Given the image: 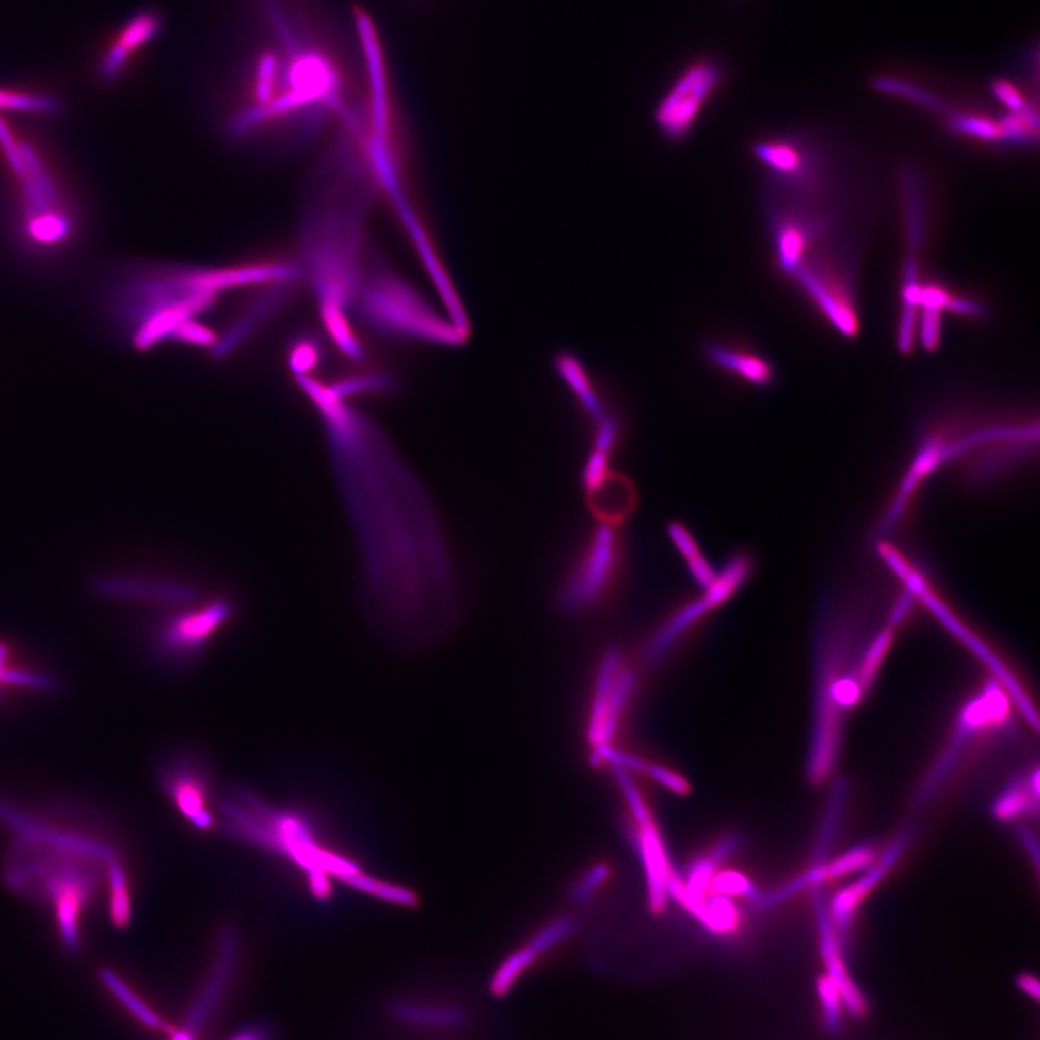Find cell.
Instances as JSON below:
<instances>
[{"mask_svg":"<svg viewBox=\"0 0 1040 1040\" xmlns=\"http://www.w3.org/2000/svg\"><path fill=\"white\" fill-rule=\"evenodd\" d=\"M296 382L317 409L358 534L372 600L399 641L430 639L456 617V583L434 506L384 432L330 385Z\"/></svg>","mask_w":1040,"mask_h":1040,"instance_id":"6da1fadb","label":"cell"},{"mask_svg":"<svg viewBox=\"0 0 1040 1040\" xmlns=\"http://www.w3.org/2000/svg\"><path fill=\"white\" fill-rule=\"evenodd\" d=\"M285 272V265L233 269L130 265L112 277L103 304L117 330L137 350L166 341L214 347L218 337L198 317L218 303L220 294L279 281Z\"/></svg>","mask_w":1040,"mask_h":1040,"instance_id":"7a4b0ae2","label":"cell"},{"mask_svg":"<svg viewBox=\"0 0 1040 1040\" xmlns=\"http://www.w3.org/2000/svg\"><path fill=\"white\" fill-rule=\"evenodd\" d=\"M4 227L16 250L37 264L67 260L81 246L85 214L56 152L33 130L0 116Z\"/></svg>","mask_w":1040,"mask_h":1040,"instance_id":"3957f363","label":"cell"},{"mask_svg":"<svg viewBox=\"0 0 1040 1040\" xmlns=\"http://www.w3.org/2000/svg\"><path fill=\"white\" fill-rule=\"evenodd\" d=\"M0 819L13 831L7 880L13 889L45 900L56 916L65 947L78 953L81 921L112 864L115 850L103 841L43 822L0 801Z\"/></svg>","mask_w":1040,"mask_h":1040,"instance_id":"277c9868","label":"cell"},{"mask_svg":"<svg viewBox=\"0 0 1040 1040\" xmlns=\"http://www.w3.org/2000/svg\"><path fill=\"white\" fill-rule=\"evenodd\" d=\"M220 823L237 839L299 870L314 898H330L339 881L400 907L417 904L413 891L364 873L359 862L328 840L307 810L272 807L252 792L237 790L220 799Z\"/></svg>","mask_w":1040,"mask_h":1040,"instance_id":"5b68a950","label":"cell"},{"mask_svg":"<svg viewBox=\"0 0 1040 1040\" xmlns=\"http://www.w3.org/2000/svg\"><path fill=\"white\" fill-rule=\"evenodd\" d=\"M351 179V178H350ZM314 191V200L304 215L303 250L305 264L315 291L323 305L343 309L358 292L360 279V249H362V214L366 202V186L355 184L347 190Z\"/></svg>","mask_w":1040,"mask_h":1040,"instance_id":"8992f818","label":"cell"},{"mask_svg":"<svg viewBox=\"0 0 1040 1040\" xmlns=\"http://www.w3.org/2000/svg\"><path fill=\"white\" fill-rule=\"evenodd\" d=\"M853 633L854 626L843 617L823 611L815 647L814 723L805 771L810 786L826 785L839 768L845 714L835 705L832 687L845 674Z\"/></svg>","mask_w":1040,"mask_h":1040,"instance_id":"52a82bcc","label":"cell"},{"mask_svg":"<svg viewBox=\"0 0 1040 1040\" xmlns=\"http://www.w3.org/2000/svg\"><path fill=\"white\" fill-rule=\"evenodd\" d=\"M355 299L364 318L387 335L412 337L439 344H460L466 331L443 322L400 279L379 270L360 279Z\"/></svg>","mask_w":1040,"mask_h":1040,"instance_id":"ba28073f","label":"cell"},{"mask_svg":"<svg viewBox=\"0 0 1040 1040\" xmlns=\"http://www.w3.org/2000/svg\"><path fill=\"white\" fill-rule=\"evenodd\" d=\"M879 552L881 558L887 562V565L902 580L904 589H908L916 600L924 603L927 609L938 617L944 628H947L953 636H956L967 650H970L977 659L983 662L985 668L992 674V678L996 679L1004 688V691L1008 693L1013 705L1019 711L1025 722L1029 724V727L1032 728L1035 733H1039L1040 723L1037 706H1035L1033 701L1030 700L1028 692H1026L1019 679L1013 675L1012 670L1007 668L1001 657L994 654L977 634L972 633L971 629H968L967 626L939 600L934 589L927 584L924 575H922L898 549L891 547L889 544H881L879 545Z\"/></svg>","mask_w":1040,"mask_h":1040,"instance_id":"9c48e42d","label":"cell"},{"mask_svg":"<svg viewBox=\"0 0 1040 1040\" xmlns=\"http://www.w3.org/2000/svg\"><path fill=\"white\" fill-rule=\"evenodd\" d=\"M1013 702L994 678L961 706L947 746L932 764L916 794L918 807L930 804L956 772L961 756L974 738L1002 731L1012 718Z\"/></svg>","mask_w":1040,"mask_h":1040,"instance_id":"30bf717a","label":"cell"},{"mask_svg":"<svg viewBox=\"0 0 1040 1040\" xmlns=\"http://www.w3.org/2000/svg\"><path fill=\"white\" fill-rule=\"evenodd\" d=\"M621 564L615 526L601 525L581 552L561 587L558 605L564 614L581 615L601 606L614 592Z\"/></svg>","mask_w":1040,"mask_h":1040,"instance_id":"8fae6325","label":"cell"},{"mask_svg":"<svg viewBox=\"0 0 1040 1040\" xmlns=\"http://www.w3.org/2000/svg\"><path fill=\"white\" fill-rule=\"evenodd\" d=\"M162 790L194 830L207 832L219 823L220 796L214 794L209 763L194 753L165 760L157 772Z\"/></svg>","mask_w":1040,"mask_h":1040,"instance_id":"7c38bea8","label":"cell"},{"mask_svg":"<svg viewBox=\"0 0 1040 1040\" xmlns=\"http://www.w3.org/2000/svg\"><path fill=\"white\" fill-rule=\"evenodd\" d=\"M722 81V66L711 58L688 66L657 106L655 120L661 133L670 142L687 138Z\"/></svg>","mask_w":1040,"mask_h":1040,"instance_id":"4fadbf2b","label":"cell"},{"mask_svg":"<svg viewBox=\"0 0 1040 1040\" xmlns=\"http://www.w3.org/2000/svg\"><path fill=\"white\" fill-rule=\"evenodd\" d=\"M636 681V674L624 665L619 650L614 647L603 655L589 715L588 738L594 746L609 745L614 738Z\"/></svg>","mask_w":1040,"mask_h":1040,"instance_id":"5bb4252c","label":"cell"},{"mask_svg":"<svg viewBox=\"0 0 1040 1040\" xmlns=\"http://www.w3.org/2000/svg\"><path fill=\"white\" fill-rule=\"evenodd\" d=\"M162 16L154 9H141L117 25L105 40L94 61V75L102 84L112 85L125 79L139 54L154 43L162 31Z\"/></svg>","mask_w":1040,"mask_h":1040,"instance_id":"9a60e30c","label":"cell"},{"mask_svg":"<svg viewBox=\"0 0 1040 1040\" xmlns=\"http://www.w3.org/2000/svg\"><path fill=\"white\" fill-rule=\"evenodd\" d=\"M877 858H879V850L876 845L863 843L845 850L843 854L810 863V866L801 872L799 875L792 877L785 884L773 887L767 893L760 895L758 902L755 903L756 908L760 911L776 908L779 904L794 899L795 896L804 893V891L819 890V887L832 884V881L857 875V873L870 867Z\"/></svg>","mask_w":1040,"mask_h":1040,"instance_id":"2e32d148","label":"cell"},{"mask_svg":"<svg viewBox=\"0 0 1040 1040\" xmlns=\"http://www.w3.org/2000/svg\"><path fill=\"white\" fill-rule=\"evenodd\" d=\"M233 606L224 598L166 621L157 636L160 650L174 659H191L205 651L231 620Z\"/></svg>","mask_w":1040,"mask_h":1040,"instance_id":"e0dca14e","label":"cell"},{"mask_svg":"<svg viewBox=\"0 0 1040 1040\" xmlns=\"http://www.w3.org/2000/svg\"><path fill=\"white\" fill-rule=\"evenodd\" d=\"M909 843H911V832H903V834L896 837L889 848L885 850V853H881L870 867L860 873L857 879L832 896L830 907H827L828 915H830L832 926H834L839 938L840 936L844 938L849 934L860 909L875 893L877 887L884 884L886 877L895 870L904 853H907Z\"/></svg>","mask_w":1040,"mask_h":1040,"instance_id":"ac0fdd59","label":"cell"},{"mask_svg":"<svg viewBox=\"0 0 1040 1040\" xmlns=\"http://www.w3.org/2000/svg\"><path fill=\"white\" fill-rule=\"evenodd\" d=\"M813 900L815 916H817L819 951H821L823 963H826L827 977L839 989L845 1010L853 1016L862 1017L866 1015L867 1002L857 985L851 980L848 968H845L843 954H841V940L834 926H832L821 891L814 890Z\"/></svg>","mask_w":1040,"mask_h":1040,"instance_id":"d6986e66","label":"cell"},{"mask_svg":"<svg viewBox=\"0 0 1040 1040\" xmlns=\"http://www.w3.org/2000/svg\"><path fill=\"white\" fill-rule=\"evenodd\" d=\"M738 844H740V839L736 834L722 837L709 853L702 855L692 864L687 879H682L683 889L675 902L681 904L686 911L696 916L698 922L704 913L705 902L709 899L715 875H717L724 862L736 853Z\"/></svg>","mask_w":1040,"mask_h":1040,"instance_id":"ffe728a7","label":"cell"},{"mask_svg":"<svg viewBox=\"0 0 1040 1040\" xmlns=\"http://www.w3.org/2000/svg\"><path fill=\"white\" fill-rule=\"evenodd\" d=\"M636 827L638 850L645 867L650 908L652 912L661 913L668 903V880L674 867L654 819Z\"/></svg>","mask_w":1040,"mask_h":1040,"instance_id":"44dd1931","label":"cell"},{"mask_svg":"<svg viewBox=\"0 0 1040 1040\" xmlns=\"http://www.w3.org/2000/svg\"><path fill=\"white\" fill-rule=\"evenodd\" d=\"M588 507L603 525L617 526L628 519L636 507V489L628 477L607 472L587 489Z\"/></svg>","mask_w":1040,"mask_h":1040,"instance_id":"7402d4cb","label":"cell"},{"mask_svg":"<svg viewBox=\"0 0 1040 1040\" xmlns=\"http://www.w3.org/2000/svg\"><path fill=\"white\" fill-rule=\"evenodd\" d=\"M237 958V938L231 927L222 931L220 934L219 958L215 963V970L209 985H207L202 996L198 998L196 1007L188 1016L187 1025L184 1026V1032L192 1037L194 1032L205 1024L210 1013L214 1010L226 992L229 981H231Z\"/></svg>","mask_w":1040,"mask_h":1040,"instance_id":"603a6c76","label":"cell"},{"mask_svg":"<svg viewBox=\"0 0 1040 1040\" xmlns=\"http://www.w3.org/2000/svg\"><path fill=\"white\" fill-rule=\"evenodd\" d=\"M1040 799V771L1035 767L1025 776L1013 779L1003 787L992 805V817L997 822L1012 823L1025 818H1037Z\"/></svg>","mask_w":1040,"mask_h":1040,"instance_id":"cb8c5ba5","label":"cell"},{"mask_svg":"<svg viewBox=\"0 0 1040 1040\" xmlns=\"http://www.w3.org/2000/svg\"><path fill=\"white\" fill-rule=\"evenodd\" d=\"M705 355L715 367L731 372L732 375L740 377L747 384L767 387L771 386L776 379V371H774L773 364L762 355L751 353L749 350L711 343L705 347Z\"/></svg>","mask_w":1040,"mask_h":1040,"instance_id":"d4e9b609","label":"cell"},{"mask_svg":"<svg viewBox=\"0 0 1040 1040\" xmlns=\"http://www.w3.org/2000/svg\"><path fill=\"white\" fill-rule=\"evenodd\" d=\"M713 611L704 597L683 605L656 630L654 636L647 642L646 661L650 664H657V662L664 659L677 646V643L690 632L693 626L700 623L705 616L713 614Z\"/></svg>","mask_w":1040,"mask_h":1040,"instance_id":"484cf974","label":"cell"},{"mask_svg":"<svg viewBox=\"0 0 1040 1040\" xmlns=\"http://www.w3.org/2000/svg\"><path fill=\"white\" fill-rule=\"evenodd\" d=\"M61 105L60 97L47 90L0 84V116H56Z\"/></svg>","mask_w":1040,"mask_h":1040,"instance_id":"4316f807","label":"cell"},{"mask_svg":"<svg viewBox=\"0 0 1040 1040\" xmlns=\"http://www.w3.org/2000/svg\"><path fill=\"white\" fill-rule=\"evenodd\" d=\"M753 558L746 552L734 553L723 569L717 571L713 584L704 589V597L714 610L728 600L747 583L753 573Z\"/></svg>","mask_w":1040,"mask_h":1040,"instance_id":"83f0119b","label":"cell"},{"mask_svg":"<svg viewBox=\"0 0 1040 1040\" xmlns=\"http://www.w3.org/2000/svg\"><path fill=\"white\" fill-rule=\"evenodd\" d=\"M898 629V626L886 621L880 632L868 643L866 651H864L857 666H855L854 673L851 674L866 697L867 693L872 691V688L875 687L877 677H879L880 670L884 668L891 646H893Z\"/></svg>","mask_w":1040,"mask_h":1040,"instance_id":"f1b7e54d","label":"cell"},{"mask_svg":"<svg viewBox=\"0 0 1040 1040\" xmlns=\"http://www.w3.org/2000/svg\"><path fill=\"white\" fill-rule=\"evenodd\" d=\"M557 369L562 379L569 384L571 390L577 396L581 407L584 408V411L587 412L594 421H598L601 417L606 416L607 411L600 395H598L587 372H585V369L581 366L577 360L571 358L569 354L560 355V358L557 359Z\"/></svg>","mask_w":1040,"mask_h":1040,"instance_id":"f546056e","label":"cell"},{"mask_svg":"<svg viewBox=\"0 0 1040 1040\" xmlns=\"http://www.w3.org/2000/svg\"><path fill=\"white\" fill-rule=\"evenodd\" d=\"M542 954L547 953H545V949L540 947L534 936L528 944H525L524 947L511 954V956L502 962V966L498 968V971L494 972L492 977V981H490V990H492L494 996H506L513 989V985L516 984V981L519 980V977L524 974L525 971H528Z\"/></svg>","mask_w":1040,"mask_h":1040,"instance_id":"4dcf8cb0","label":"cell"},{"mask_svg":"<svg viewBox=\"0 0 1040 1040\" xmlns=\"http://www.w3.org/2000/svg\"><path fill=\"white\" fill-rule=\"evenodd\" d=\"M106 881L110 920L117 927L128 926L132 916V899H130L128 875L120 860L112 864Z\"/></svg>","mask_w":1040,"mask_h":1040,"instance_id":"1f68e13d","label":"cell"},{"mask_svg":"<svg viewBox=\"0 0 1040 1040\" xmlns=\"http://www.w3.org/2000/svg\"><path fill=\"white\" fill-rule=\"evenodd\" d=\"M700 924L711 934L732 935L741 925V915L737 904L727 896L715 895L706 899Z\"/></svg>","mask_w":1040,"mask_h":1040,"instance_id":"d6a6232c","label":"cell"},{"mask_svg":"<svg viewBox=\"0 0 1040 1040\" xmlns=\"http://www.w3.org/2000/svg\"><path fill=\"white\" fill-rule=\"evenodd\" d=\"M845 791H848L845 783H837L834 792H832L831 795L830 805H828L826 821H823L821 834H819L817 841V848H815L813 863L821 862V860L827 858L828 853L831 851V845L834 844L837 835H839L840 821L841 817H843Z\"/></svg>","mask_w":1040,"mask_h":1040,"instance_id":"836d02e7","label":"cell"},{"mask_svg":"<svg viewBox=\"0 0 1040 1040\" xmlns=\"http://www.w3.org/2000/svg\"><path fill=\"white\" fill-rule=\"evenodd\" d=\"M102 980L105 981L110 992L115 993V996L119 997L120 1002L125 1003L126 1007H129V1010L132 1012L142 1024L150 1026L152 1029L171 1032L168 1025H166L161 1017H157L154 1012L150 1010L139 998L135 997L133 993L126 988L124 981H121L119 977H116L114 972L107 970L102 971Z\"/></svg>","mask_w":1040,"mask_h":1040,"instance_id":"e575fe53","label":"cell"},{"mask_svg":"<svg viewBox=\"0 0 1040 1040\" xmlns=\"http://www.w3.org/2000/svg\"><path fill=\"white\" fill-rule=\"evenodd\" d=\"M396 1016L409 1024L424 1026H457L463 1021V1013L452 1007H424L404 1004L395 1008Z\"/></svg>","mask_w":1040,"mask_h":1040,"instance_id":"d590c367","label":"cell"},{"mask_svg":"<svg viewBox=\"0 0 1040 1040\" xmlns=\"http://www.w3.org/2000/svg\"><path fill=\"white\" fill-rule=\"evenodd\" d=\"M711 891L715 895L727 896V898H741L758 902L762 890L756 886L755 881L738 872H723L715 875Z\"/></svg>","mask_w":1040,"mask_h":1040,"instance_id":"8d00e7d4","label":"cell"},{"mask_svg":"<svg viewBox=\"0 0 1040 1040\" xmlns=\"http://www.w3.org/2000/svg\"><path fill=\"white\" fill-rule=\"evenodd\" d=\"M331 390L335 392L339 398L349 400L353 396L360 394H372V392H385L389 390L392 387V381L386 375H379V373H371V375H360L355 377H350L339 384L330 385Z\"/></svg>","mask_w":1040,"mask_h":1040,"instance_id":"74e56055","label":"cell"},{"mask_svg":"<svg viewBox=\"0 0 1040 1040\" xmlns=\"http://www.w3.org/2000/svg\"><path fill=\"white\" fill-rule=\"evenodd\" d=\"M3 686H16L33 688V690H52L56 682L44 675L24 673V670L11 669L7 666V650L0 646V691Z\"/></svg>","mask_w":1040,"mask_h":1040,"instance_id":"f35d334b","label":"cell"},{"mask_svg":"<svg viewBox=\"0 0 1040 1040\" xmlns=\"http://www.w3.org/2000/svg\"><path fill=\"white\" fill-rule=\"evenodd\" d=\"M818 994L828 1028L831 1030L839 1029L841 1013H843V998H841L839 989L827 975H822L818 981Z\"/></svg>","mask_w":1040,"mask_h":1040,"instance_id":"ab89813d","label":"cell"},{"mask_svg":"<svg viewBox=\"0 0 1040 1040\" xmlns=\"http://www.w3.org/2000/svg\"><path fill=\"white\" fill-rule=\"evenodd\" d=\"M319 353L317 344L311 340H301L292 346L290 353L291 371L299 376H308V372L317 366Z\"/></svg>","mask_w":1040,"mask_h":1040,"instance_id":"60d3db41","label":"cell"},{"mask_svg":"<svg viewBox=\"0 0 1040 1040\" xmlns=\"http://www.w3.org/2000/svg\"><path fill=\"white\" fill-rule=\"evenodd\" d=\"M596 439H594V452H600L610 456L615 452L620 439V424L617 418L606 413L600 420L596 421Z\"/></svg>","mask_w":1040,"mask_h":1040,"instance_id":"b9f144b4","label":"cell"},{"mask_svg":"<svg viewBox=\"0 0 1040 1040\" xmlns=\"http://www.w3.org/2000/svg\"><path fill=\"white\" fill-rule=\"evenodd\" d=\"M607 877H609V867L603 866V864L585 873L573 887V898L575 902L584 903L587 902L588 899H592L594 893L605 884Z\"/></svg>","mask_w":1040,"mask_h":1040,"instance_id":"7bdbcfd3","label":"cell"},{"mask_svg":"<svg viewBox=\"0 0 1040 1040\" xmlns=\"http://www.w3.org/2000/svg\"><path fill=\"white\" fill-rule=\"evenodd\" d=\"M643 773L654 779L655 782L666 787V790L674 792V794L686 795L690 792V785H688L686 779L679 776L678 773L670 771L668 768L661 767V764L647 762Z\"/></svg>","mask_w":1040,"mask_h":1040,"instance_id":"ee69618b","label":"cell"},{"mask_svg":"<svg viewBox=\"0 0 1040 1040\" xmlns=\"http://www.w3.org/2000/svg\"><path fill=\"white\" fill-rule=\"evenodd\" d=\"M993 93L1010 112H1020L1030 107L1025 94L1020 92V89L1017 87L1016 84L1010 83V81H996V83L993 84Z\"/></svg>","mask_w":1040,"mask_h":1040,"instance_id":"f6af8a7d","label":"cell"},{"mask_svg":"<svg viewBox=\"0 0 1040 1040\" xmlns=\"http://www.w3.org/2000/svg\"><path fill=\"white\" fill-rule=\"evenodd\" d=\"M668 533L675 547H677L678 551L682 553L687 562L696 560L697 557L702 556L700 547H698L696 539H693L692 534L686 528V526L674 522V524L669 525Z\"/></svg>","mask_w":1040,"mask_h":1040,"instance_id":"bcb514c9","label":"cell"},{"mask_svg":"<svg viewBox=\"0 0 1040 1040\" xmlns=\"http://www.w3.org/2000/svg\"><path fill=\"white\" fill-rule=\"evenodd\" d=\"M1020 843L1024 845L1026 854L1032 858L1033 868L1039 873V840L1037 834L1029 828H1019Z\"/></svg>","mask_w":1040,"mask_h":1040,"instance_id":"7dc6e473","label":"cell"},{"mask_svg":"<svg viewBox=\"0 0 1040 1040\" xmlns=\"http://www.w3.org/2000/svg\"><path fill=\"white\" fill-rule=\"evenodd\" d=\"M1017 983H1019L1020 989L1024 990L1026 994H1029L1035 1001H1039L1040 988L1038 979H1035V977L1030 974H1021Z\"/></svg>","mask_w":1040,"mask_h":1040,"instance_id":"c3c4849f","label":"cell"},{"mask_svg":"<svg viewBox=\"0 0 1040 1040\" xmlns=\"http://www.w3.org/2000/svg\"><path fill=\"white\" fill-rule=\"evenodd\" d=\"M232 1040H269L265 1028H247L238 1032Z\"/></svg>","mask_w":1040,"mask_h":1040,"instance_id":"681fc988","label":"cell"}]
</instances>
